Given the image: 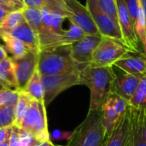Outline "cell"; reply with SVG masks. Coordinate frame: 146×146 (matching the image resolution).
Instances as JSON below:
<instances>
[{"label":"cell","instance_id":"1","mask_svg":"<svg viewBox=\"0 0 146 146\" xmlns=\"http://www.w3.org/2000/svg\"><path fill=\"white\" fill-rule=\"evenodd\" d=\"M116 78L112 67H98L88 64L80 69V84L87 86L91 92L89 110H100L101 106L113 92Z\"/></svg>","mask_w":146,"mask_h":146},{"label":"cell","instance_id":"2","mask_svg":"<svg viewBox=\"0 0 146 146\" xmlns=\"http://www.w3.org/2000/svg\"><path fill=\"white\" fill-rule=\"evenodd\" d=\"M37 69L41 76H50L80 68L72 58L71 45H58L39 51Z\"/></svg>","mask_w":146,"mask_h":146},{"label":"cell","instance_id":"3","mask_svg":"<svg viewBox=\"0 0 146 146\" xmlns=\"http://www.w3.org/2000/svg\"><path fill=\"white\" fill-rule=\"evenodd\" d=\"M105 139L101 110H89L84 121L71 133L66 146H103Z\"/></svg>","mask_w":146,"mask_h":146},{"label":"cell","instance_id":"4","mask_svg":"<svg viewBox=\"0 0 146 146\" xmlns=\"http://www.w3.org/2000/svg\"><path fill=\"white\" fill-rule=\"evenodd\" d=\"M18 127L21 128L38 141L49 140L50 136L44 103L32 99L27 113Z\"/></svg>","mask_w":146,"mask_h":146},{"label":"cell","instance_id":"5","mask_svg":"<svg viewBox=\"0 0 146 146\" xmlns=\"http://www.w3.org/2000/svg\"><path fill=\"white\" fill-rule=\"evenodd\" d=\"M129 108V103L111 92L101 106L102 124L106 133V138L110 136L126 116Z\"/></svg>","mask_w":146,"mask_h":146},{"label":"cell","instance_id":"6","mask_svg":"<svg viewBox=\"0 0 146 146\" xmlns=\"http://www.w3.org/2000/svg\"><path fill=\"white\" fill-rule=\"evenodd\" d=\"M42 82L44 91V103L47 106L62 92L80 84V69L70 70L50 76H42Z\"/></svg>","mask_w":146,"mask_h":146},{"label":"cell","instance_id":"7","mask_svg":"<svg viewBox=\"0 0 146 146\" xmlns=\"http://www.w3.org/2000/svg\"><path fill=\"white\" fill-rule=\"evenodd\" d=\"M128 51V48L117 39L102 37V39L96 48L91 65L98 67H112L115 62L121 59Z\"/></svg>","mask_w":146,"mask_h":146},{"label":"cell","instance_id":"8","mask_svg":"<svg viewBox=\"0 0 146 146\" xmlns=\"http://www.w3.org/2000/svg\"><path fill=\"white\" fill-rule=\"evenodd\" d=\"M22 13L26 21L31 26V27L38 35L40 44V50L50 47L63 45L62 36L55 33L44 23L41 9L26 7L22 10Z\"/></svg>","mask_w":146,"mask_h":146},{"label":"cell","instance_id":"9","mask_svg":"<svg viewBox=\"0 0 146 146\" xmlns=\"http://www.w3.org/2000/svg\"><path fill=\"white\" fill-rule=\"evenodd\" d=\"M86 6L90 12L102 37L112 38L123 43L118 21L105 14L100 9L98 0H86Z\"/></svg>","mask_w":146,"mask_h":146},{"label":"cell","instance_id":"10","mask_svg":"<svg viewBox=\"0 0 146 146\" xmlns=\"http://www.w3.org/2000/svg\"><path fill=\"white\" fill-rule=\"evenodd\" d=\"M118 22L121 28L123 43L129 50L133 52H144L143 47L139 40L136 30L129 16L126 4L123 0H116Z\"/></svg>","mask_w":146,"mask_h":146},{"label":"cell","instance_id":"11","mask_svg":"<svg viewBox=\"0 0 146 146\" xmlns=\"http://www.w3.org/2000/svg\"><path fill=\"white\" fill-rule=\"evenodd\" d=\"M68 9V18L70 22L80 27L86 34L100 35L99 31L86 6L78 0H64Z\"/></svg>","mask_w":146,"mask_h":146},{"label":"cell","instance_id":"12","mask_svg":"<svg viewBox=\"0 0 146 146\" xmlns=\"http://www.w3.org/2000/svg\"><path fill=\"white\" fill-rule=\"evenodd\" d=\"M101 39V35L86 34L80 40L71 44L72 58L80 69L91 63L92 55Z\"/></svg>","mask_w":146,"mask_h":146},{"label":"cell","instance_id":"13","mask_svg":"<svg viewBox=\"0 0 146 146\" xmlns=\"http://www.w3.org/2000/svg\"><path fill=\"white\" fill-rule=\"evenodd\" d=\"M38 55L32 51H28L26 55L18 58H11L13 62L15 77L20 91H21L38 67Z\"/></svg>","mask_w":146,"mask_h":146},{"label":"cell","instance_id":"14","mask_svg":"<svg viewBox=\"0 0 146 146\" xmlns=\"http://www.w3.org/2000/svg\"><path fill=\"white\" fill-rule=\"evenodd\" d=\"M114 66L127 74L141 79L146 75V55L143 52L128 51L121 59L116 61Z\"/></svg>","mask_w":146,"mask_h":146},{"label":"cell","instance_id":"15","mask_svg":"<svg viewBox=\"0 0 146 146\" xmlns=\"http://www.w3.org/2000/svg\"><path fill=\"white\" fill-rule=\"evenodd\" d=\"M133 146H146L145 110H136L129 105Z\"/></svg>","mask_w":146,"mask_h":146},{"label":"cell","instance_id":"16","mask_svg":"<svg viewBox=\"0 0 146 146\" xmlns=\"http://www.w3.org/2000/svg\"><path fill=\"white\" fill-rule=\"evenodd\" d=\"M140 80V78L127 73L120 76L116 75L113 86V92L129 102L137 90Z\"/></svg>","mask_w":146,"mask_h":146},{"label":"cell","instance_id":"17","mask_svg":"<svg viewBox=\"0 0 146 146\" xmlns=\"http://www.w3.org/2000/svg\"><path fill=\"white\" fill-rule=\"evenodd\" d=\"M9 34L23 43L30 51L36 54L39 53L40 44L38 35L26 21L19 24Z\"/></svg>","mask_w":146,"mask_h":146},{"label":"cell","instance_id":"18","mask_svg":"<svg viewBox=\"0 0 146 146\" xmlns=\"http://www.w3.org/2000/svg\"><path fill=\"white\" fill-rule=\"evenodd\" d=\"M130 114L129 108L126 116L115 129L112 134L106 138L103 146H125L130 133Z\"/></svg>","mask_w":146,"mask_h":146},{"label":"cell","instance_id":"19","mask_svg":"<svg viewBox=\"0 0 146 146\" xmlns=\"http://www.w3.org/2000/svg\"><path fill=\"white\" fill-rule=\"evenodd\" d=\"M0 82L7 88L19 90L13 62L9 56L0 62Z\"/></svg>","mask_w":146,"mask_h":146},{"label":"cell","instance_id":"20","mask_svg":"<svg viewBox=\"0 0 146 146\" xmlns=\"http://www.w3.org/2000/svg\"><path fill=\"white\" fill-rule=\"evenodd\" d=\"M0 39L3 41L4 44L3 48L5 49L6 52L11 55V58L21 57L24 55H26L28 51H30L23 43H21L20 40L13 37L9 33L1 34Z\"/></svg>","mask_w":146,"mask_h":146},{"label":"cell","instance_id":"21","mask_svg":"<svg viewBox=\"0 0 146 146\" xmlns=\"http://www.w3.org/2000/svg\"><path fill=\"white\" fill-rule=\"evenodd\" d=\"M21 91L27 93L33 99L44 102V91L42 82V76L40 75L38 69L35 70L34 74Z\"/></svg>","mask_w":146,"mask_h":146},{"label":"cell","instance_id":"22","mask_svg":"<svg viewBox=\"0 0 146 146\" xmlns=\"http://www.w3.org/2000/svg\"><path fill=\"white\" fill-rule=\"evenodd\" d=\"M41 141L22 130L21 128L13 126V132L9 139V146H35Z\"/></svg>","mask_w":146,"mask_h":146},{"label":"cell","instance_id":"23","mask_svg":"<svg viewBox=\"0 0 146 146\" xmlns=\"http://www.w3.org/2000/svg\"><path fill=\"white\" fill-rule=\"evenodd\" d=\"M25 21L22 11H13L9 13L0 24V35L10 33L19 24Z\"/></svg>","mask_w":146,"mask_h":146},{"label":"cell","instance_id":"24","mask_svg":"<svg viewBox=\"0 0 146 146\" xmlns=\"http://www.w3.org/2000/svg\"><path fill=\"white\" fill-rule=\"evenodd\" d=\"M129 105L136 110H146V75L142 77Z\"/></svg>","mask_w":146,"mask_h":146},{"label":"cell","instance_id":"25","mask_svg":"<svg viewBox=\"0 0 146 146\" xmlns=\"http://www.w3.org/2000/svg\"><path fill=\"white\" fill-rule=\"evenodd\" d=\"M32 98L23 91H20L19 98L15 106V126L19 127L27 113V110L32 101Z\"/></svg>","mask_w":146,"mask_h":146},{"label":"cell","instance_id":"26","mask_svg":"<svg viewBox=\"0 0 146 146\" xmlns=\"http://www.w3.org/2000/svg\"><path fill=\"white\" fill-rule=\"evenodd\" d=\"M70 27L68 30H65L63 35L62 36L63 45H71L74 43L80 40L85 35V32L78 27L76 24L70 22Z\"/></svg>","mask_w":146,"mask_h":146},{"label":"cell","instance_id":"27","mask_svg":"<svg viewBox=\"0 0 146 146\" xmlns=\"http://www.w3.org/2000/svg\"><path fill=\"white\" fill-rule=\"evenodd\" d=\"M15 106H0V128L13 127L15 122Z\"/></svg>","mask_w":146,"mask_h":146},{"label":"cell","instance_id":"28","mask_svg":"<svg viewBox=\"0 0 146 146\" xmlns=\"http://www.w3.org/2000/svg\"><path fill=\"white\" fill-rule=\"evenodd\" d=\"M19 90L7 88L0 92V106L16 105L19 98Z\"/></svg>","mask_w":146,"mask_h":146},{"label":"cell","instance_id":"29","mask_svg":"<svg viewBox=\"0 0 146 146\" xmlns=\"http://www.w3.org/2000/svg\"><path fill=\"white\" fill-rule=\"evenodd\" d=\"M50 10V9H49ZM50 27L54 33H56L59 36H62L65 30L62 29V23L64 20L67 19L65 15L56 12V11H51L50 10Z\"/></svg>","mask_w":146,"mask_h":146},{"label":"cell","instance_id":"30","mask_svg":"<svg viewBox=\"0 0 146 146\" xmlns=\"http://www.w3.org/2000/svg\"><path fill=\"white\" fill-rule=\"evenodd\" d=\"M100 9L108 15L118 21L117 5L115 0H98Z\"/></svg>","mask_w":146,"mask_h":146},{"label":"cell","instance_id":"31","mask_svg":"<svg viewBox=\"0 0 146 146\" xmlns=\"http://www.w3.org/2000/svg\"><path fill=\"white\" fill-rule=\"evenodd\" d=\"M123 1L126 4L129 16L132 19V21L133 22L134 25L135 22L137 21L139 12L142 9L140 5V1L139 0H123Z\"/></svg>","mask_w":146,"mask_h":146},{"label":"cell","instance_id":"32","mask_svg":"<svg viewBox=\"0 0 146 146\" xmlns=\"http://www.w3.org/2000/svg\"><path fill=\"white\" fill-rule=\"evenodd\" d=\"M51 11H56L68 18V9L66 7L64 0H44V6Z\"/></svg>","mask_w":146,"mask_h":146},{"label":"cell","instance_id":"33","mask_svg":"<svg viewBox=\"0 0 146 146\" xmlns=\"http://www.w3.org/2000/svg\"><path fill=\"white\" fill-rule=\"evenodd\" d=\"M0 3L12 11H22L26 8L23 0H0Z\"/></svg>","mask_w":146,"mask_h":146},{"label":"cell","instance_id":"34","mask_svg":"<svg viewBox=\"0 0 146 146\" xmlns=\"http://www.w3.org/2000/svg\"><path fill=\"white\" fill-rule=\"evenodd\" d=\"M12 132H13V127L0 128V143L9 140Z\"/></svg>","mask_w":146,"mask_h":146},{"label":"cell","instance_id":"35","mask_svg":"<svg viewBox=\"0 0 146 146\" xmlns=\"http://www.w3.org/2000/svg\"><path fill=\"white\" fill-rule=\"evenodd\" d=\"M26 7L41 9L44 6V0H23Z\"/></svg>","mask_w":146,"mask_h":146},{"label":"cell","instance_id":"36","mask_svg":"<svg viewBox=\"0 0 146 146\" xmlns=\"http://www.w3.org/2000/svg\"><path fill=\"white\" fill-rule=\"evenodd\" d=\"M11 12H13V11L10 9L7 8L6 6L0 3V24L4 20V18Z\"/></svg>","mask_w":146,"mask_h":146},{"label":"cell","instance_id":"37","mask_svg":"<svg viewBox=\"0 0 146 146\" xmlns=\"http://www.w3.org/2000/svg\"><path fill=\"white\" fill-rule=\"evenodd\" d=\"M6 57H8V54H7L5 49L3 48V46H2V45L0 44V62H1L3 60H4Z\"/></svg>","mask_w":146,"mask_h":146},{"label":"cell","instance_id":"38","mask_svg":"<svg viewBox=\"0 0 146 146\" xmlns=\"http://www.w3.org/2000/svg\"><path fill=\"white\" fill-rule=\"evenodd\" d=\"M35 146H57V145H55L53 143H51L50 141V139L49 140H45V141H42V142H40V143H38L37 145Z\"/></svg>","mask_w":146,"mask_h":146},{"label":"cell","instance_id":"39","mask_svg":"<svg viewBox=\"0 0 146 146\" xmlns=\"http://www.w3.org/2000/svg\"><path fill=\"white\" fill-rule=\"evenodd\" d=\"M131 124V123H130ZM125 146H133V135H132V132H131V129H130V133H129V136L127 138V140L126 142V145Z\"/></svg>","mask_w":146,"mask_h":146},{"label":"cell","instance_id":"40","mask_svg":"<svg viewBox=\"0 0 146 146\" xmlns=\"http://www.w3.org/2000/svg\"><path fill=\"white\" fill-rule=\"evenodd\" d=\"M140 1V5L142 8V10L144 12L145 17V21H146V0H139Z\"/></svg>","mask_w":146,"mask_h":146},{"label":"cell","instance_id":"41","mask_svg":"<svg viewBox=\"0 0 146 146\" xmlns=\"http://www.w3.org/2000/svg\"><path fill=\"white\" fill-rule=\"evenodd\" d=\"M0 146H9V140H7L5 142L0 143Z\"/></svg>","mask_w":146,"mask_h":146},{"label":"cell","instance_id":"42","mask_svg":"<svg viewBox=\"0 0 146 146\" xmlns=\"http://www.w3.org/2000/svg\"><path fill=\"white\" fill-rule=\"evenodd\" d=\"M5 89H7V87H6L5 86H3V85L0 82V92L3 91V90H5Z\"/></svg>","mask_w":146,"mask_h":146},{"label":"cell","instance_id":"43","mask_svg":"<svg viewBox=\"0 0 146 146\" xmlns=\"http://www.w3.org/2000/svg\"><path fill=\"white\" fill-rule=\"evenodd\" d=\"M115 1H116V0H115Z\"/></svg>","mask_w":146,"mask_h":146}]
</instances>
